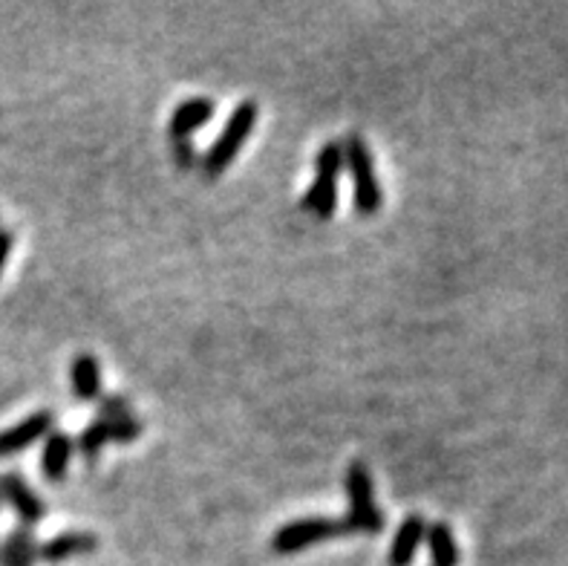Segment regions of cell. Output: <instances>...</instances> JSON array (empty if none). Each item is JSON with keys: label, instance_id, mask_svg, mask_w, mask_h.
<instances>
[{"label": "cell", "instance_id": "cell-5", "mask_svg": "<svg viewBox=\"0 0 568 566\" xmlns=\"http://www.w3.org/2000/svg\"><path fill=\"white\" fill-rule=\"evenodd\" d=\"M346 534H352V529L341 517H301V520H292L277 529L272 538V550L277 555H294V552L310 550L315 543L346 538Z\"/></svg>", "mask_w": 568, "mask_h": 566}, {"label": "cell", "instance_id": "cell-8", "mask_svg": "<svg viewBox=\"0 0 568 566\" xmlns=\"http://www.w3.org/2000/svg\"><path fill=\"white\" fill-rule=\"evenodd\" d=\"M0 491H3V498L9 500V506L15 508V515L21 517V524H24L26 529L33 524H38L43 517L41 498H38L17 474H3V477H0Z\"/></svg>", "mask_w": 568, "mask_h": 566}, {"label": "cell", "instance_id": "cell-9", "mask_svg": "<svg viewBox=\"0 0 568 566\" xmlns=\"http://www.w3.org/2000/svg\"><path fill=\"white\" fill-rule=\"evenodd\" d=\"M99 546V538L90 532H61L47 543H38V561L43 564H61V561L87 555Z\"/></svg>", "mask_w": 568, "mask_h": 566}, {"label": "cell", "instance_id": "cell-18", "mask_svg": "<svg viewBox=\"0 0 568 566\" xmlns=\"http://www.w3.org/2000/svg\"><path fill=\"white\" fill-rule=\"evenodd\" d=\"M174 156H176V165H179L182 171L193 168V165L200 162V153H197L191 139H174Z\"/></svg>", "mask_w": 568, "mask_h": 566}, {"label": "cell", "instance_id": "cell-16", "mask_svg": "<svg viewBox=\"0 0 568 566\" xmlns=\"http://www.w3.org/2000/svg\"><path fill=\"white\" fill-rule=\"evenodd\" d=\"M104 423V419H101ZM108 425V440L110 442H122V445H127V442H134L139 433L144 431V423H139L134 414L130 416H122V419H110Z\"/></svg>", "mask_w": 568, "mask_h": 566}, {"label": "cell", "instance_id": "cell-11", "mask_svg": "<svg viewBox=\"0 0 568 566\" xmlns=\"http://www.w3.org/2000/svg\"><path fill=\"white\" fill-rule=\"evenodd\" d=\"M70 381L81 402H96L101 399V364L96 355L78 353L70 364Z\"/></svg>", "mask_w": 568, "mask_h": 566}, {"label": "cell", "instance_id": "cell-3", "mask_svg": "<svg viewBox=\"0 0 568 566\" xmlns=\"http://www.w3.org/2000/svg\"><path fill=\"white\" fill-rule=\"evenodd\" d=\"M343 486H346V498H350V512H346V526L352 532L378 534L384 529V515L376 506V482L373 474L364 463H350L343 474Z\"/></svg>", "mask_w": 568, "mask_h": 566}, {"label": "cell", "instance_id": "cell-1", "mask_svg": "<svg viewBox=\"0 0 568 566\" xmlns=\"http://www.w3.org/2000/svg\"><path fill=\"white\" fill-rule=\"evenodd\" d=\"M343 148V165L350 168L352 174V203H355V212L361 217H373V214L381 209L384 203V191H381V183H378V171L376 160H373V151L364 142V136L350 134L341 142Z\"/></svg>", "mask_w": 568, "mask_h": 566}, {"label": "cell", "instance_id": "cell-12", "mask_svg": "<svg viewBox=\"0 0 568 566\" xmlns=\"http://www.w3.org/2000/svg\"><path fill=\"white\" fill-rule=\"evenodd\" d=\"M70 456H73V437L64 431H50L47 442H43L41 454V471L47 480H64V474L70 468Z\"/></svg>", "mask_w": 568, "mask_h": 566}, {"label": "cell", "instance_id": "cell-14", "mask_svg": "<svg viewBox=\"0 0 568 566\" xmlns=\"http://www.w3.org/2000/svg\"><path fill=\"white\" fill-rule=\"evenodd\" d=\"M35 561H38V543H35L33 532L21 526L0 546V566H33Z\"/></svg>", "mask_w": 568, "mask_h": 566}, {"label": "cell", "instance_id": "cell-13", "mask_svg": "<svg viewBox=\"0 0 568 566\" xmlns=\"http://www.w3.org/2000/svg\"><path fill=\"white\" fill-rule=\"evenodd\" d=\"M427 550H430V564L433 566H459V546L453 538V529L447 524L427 526L425 532Z\"/></svg>", "mask_w": 568, "mask_h": 566}, {"label": "cell", "instance_id": "cell-17", "mask_svg": "<svg viewBox=\"0 0 568 566\" xmlns=\"http://www.w3.org/2000/svg\"><path fill=\"white\" fill-rule=\"evenodd\" d=\"M134 414V407L127 402L125 397H118V393H110V397L99 399V419L110 423V419H122V416Z\"/></svg>", "mask_w": 568, "mask_h": 566}, {"label": "cell", "instance_id": "cell-15", "mask_svg": "<svg viewBox=\"0 0 568 566\" xmlns=\"http://www.w3.org/2000/svg\"><path fill=\"white\" fill-rule=\"evenodd\" d=\"M108 442H110L108 440V425L101 423V419H92V423L81 431V437H78L76 449L81 451L87 460H96V456L101 454V449H104Z\"/></svg>", "mask_w": 568, "mask_h": 566}, {"label": "cell", "instance_id": "cell-6", "mask_svg": "<svg viewBox=\"0 0 568 566\" xmlns=\"http://www.w3.org/2000/svg\"><path fill=\"white\" fill-rule=\"evenodd\" d=\"M55 425V414L52 411H38V414L26 416L17 425H12L9 431L0 433V456H12L43 440Z\"/></svg>", "mask_w": 568, "mask_h": 566}, {"label": "cell", "instance_id": "cell-10", "mask_svg": "<svg viewBox=\"0 0 568 566\" xmlns=\"http://www.w3.org/2000/svg\"><path fill=\"white\" fill-rule=\"evenodd\" d=\"M427 532V520L421 515H409L404 517V524L399 526L393 543H390V558L387 564L390 566H409L413 558H416L418 546L425 541Z\"/></svg>", "mask_w": 568, "mask_h": 566}, {"label": "cell", "instance_id": "cell-2", "mask_svg": "<svg viewBox=\"0 0 568 566\" xmlns=\"http://www.w3.org/2000/svg\"><path fill=\"white\" fill-rule=\"evenodd\" d=\"M260 108L254 102H240L228 116L226 127H223V134L214 139L205 156L200 160L202 165V177L205 179H217L223 171L237 160V153L243 151L245 139L251 136L254 125H257Z\"/></svg>", "mask_w": 568, "mask_h": 566}, {"label": "cell", "instance_id": "cell-20", "mask_svg": "<svg viewBox=\"0 0 568 566\" xmlns=\"http://www.w3.org/2000/svg\"><path fill=\"white\" fill-rule=\"evenodd\" d=\"M0 503H3V491H0Z\"/></svg>", "mask_w": 568, "mask_h": 566}, {"label": "cell", "instance_id": "cell-4", "mask_svg": "<svg viewBox=\"0 0 568 566\" xmlns=\"http://www.w3.org/2000/svg\"><path fill=\"white\" fill-rule=\"evenodd\" d=\"M343 171V148L341 142H326L315 160V179L310 191L303 194L301 205L312 212L318 221H329L338 209V179Z\"/></svg>", "mask_w": 568, "mask_h": 566}, {"label": "cell", "instance_id": "cell-19", "mask_svg": "<svg viewBox=\"0 0 568 566\" xmlns=\"http://www.w3.org/2000/svg\"><path fill=\"white\" fill-rule=\"evenodd\" d=\"M12 243H15L12 231H9V228H0V275H3V269H7L9 254H12Z\"/></svg>", "mask_w": 568, "mask_h": 566}, {"label": "cell", "instance_id": "cell-7", "mask_svg": "<svg viewBox=\"0 0 568 566\" xmlns=\"http://www.w3.org/2000/svg\"><path fill=\"white\" fill-rule=\"evenodd\" d=\"M217 104L205 99V96H193V99H185V102L176 104V111L171 113V122H167V130L174 139H191V134H197L202 125H209L214 118Z\"/></svg>", "mask_w": 568, "mask_h": 566}]
</instances>
